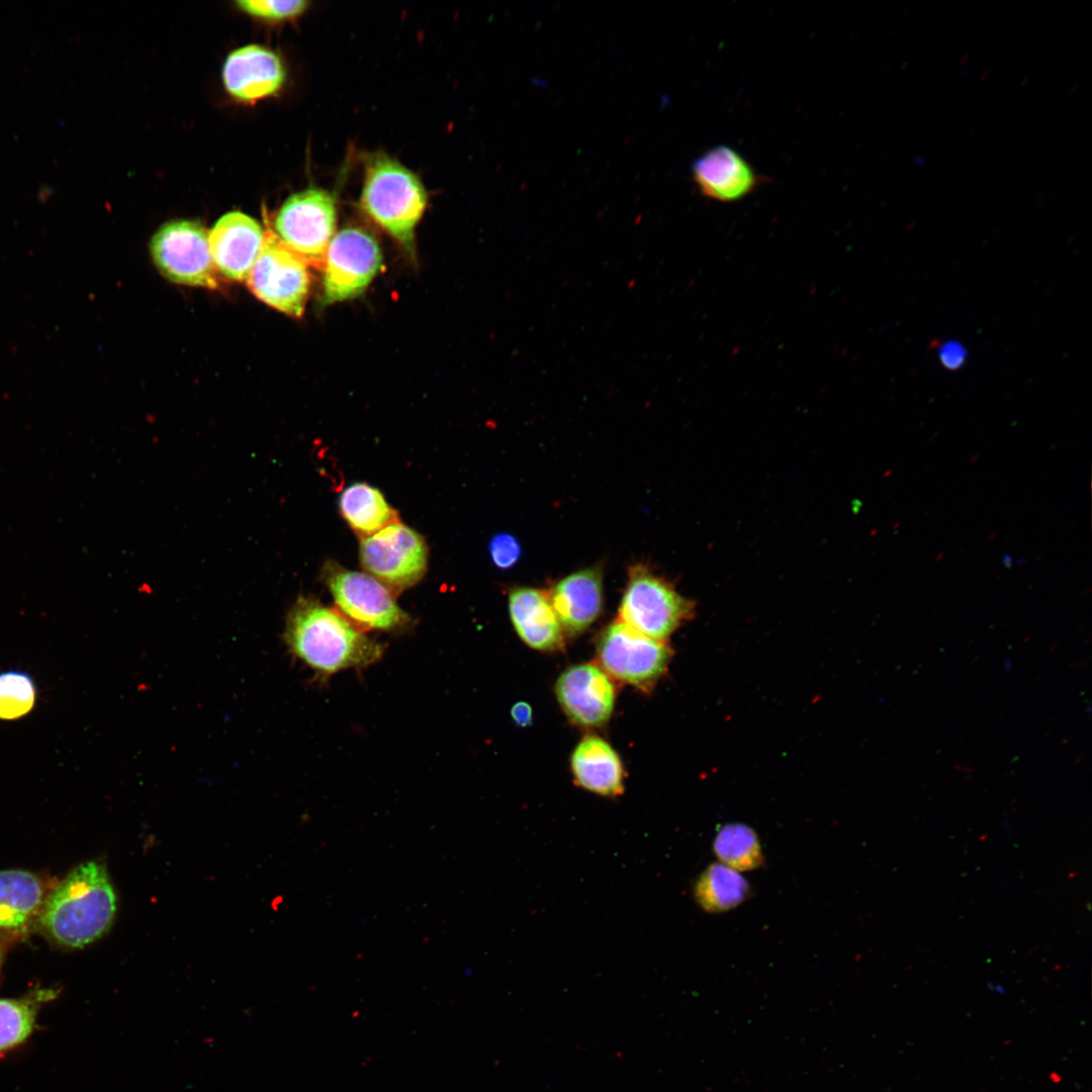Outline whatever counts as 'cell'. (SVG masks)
<instances>
[{
    "label": "cell",
    "instance_id": "1",
    "mask_svg": "<svg viewBox=\"0 0 1092 1092\" xmlns=\"http://www.w3.org/2000/svg\"><path fill=\"white\" fill-rule=\"evenodd\" d=\"M283 638L292 655L322 675L366 667L384 651L339 611L305 597L291 607Z\"/></svg>",
    "mask_w": 1092,
    "mask_h": 1092
},
{
    "label": "cell",
    "instance_id": "2",
    "mask_svg": "<svg viewBox=\"0 0 1092 1092\" xmlns=\"http://www.w3.org/2000/svg\"><path fill=\"white\" fill-rule=\"evenodd\" d=\"M116 895L103 866L87 861L76 867L46 900L41 923L59 943L82 947L111 926Z\"/></svg>",
    "mask_w": 1092,
    "mask_h": 1092
},
{
    "label": "cell",
    "instance_id": "3",
    "mask_svg": "<svg viewBox=\"0 0 1092 1092\" xmlns=\"http://www.w3.org/2000/svg\"><path fill=\"white\" fill-rule=\"evenodd\" d=\"M427 202L423 183L402 164L382 153L367 160L360 205L407 250L413 249L415 230Z\"/></svg>",
    "mask_w": 1092,
    "mask_h": 1092
},
{
    "label": "cell",
    "instance_id": "4",
    "mask_svg": "<svg viewBox=\"0 0 1092 1092\" xmlns=\"http://www.w3.org/2000/svg\"><path fill=\"white\" fill-rule=\"evenodd\" d=\"M695 615V602L662 576L633 566L619 606L618 620L656 640L666 641Z\"/></svg>",
    "mask_w": 1092,
    "mask_h": 1092
},
{
    "label": "cell",
    "instance_id": "5",
    "mask_svg": "<svg viewBox=\"0 0 1092 1092\" xmlns=\"http://www.w3.org/2000/svg\"><path fill=\"white\" fill-rule=\"evenodd\" d=\"M597 656L610 676L642 691L652 689L667 670L672 649L617 620L599 636Z\"/></svg>",
    "mask_w": 1092,
    "mask_h": 1092
},
{
    "label": "cell",
    "instance_id": "6",
    "mask_svg": "<svg viewBox=\"0 0 1092 1092\" xmlns=\"http://www.w3.org/2000/svg\"><path fill=\"white\" fill-rule=\"evenodd\" d=\"M336 223L333 195L325 189L310 187L283 202L274 218V235L306 263L321 266L335 236Z\"/></svg>",
    "mask_w": 1092,
    "mask_h": 1092
},
{
    "label": "cell",
    "instance_id": "7",
    "mask_svg": "<svg viewBox=\"0 0 1092 1092\" xmlns=\"http://www.w3.org/2000/svg\"><path fill=\"white\" fill-rule=\"evenodd\" d=\"M323 576L339 612L359 629L394 631L411 622L394 593L372 575L328 561Z\"/></svg>",
    "mask_w": 1092,
    "mask_h": 1092
},
{
    "label": "cell",
    "instance_id": "8",
    "mask_svg": "<svg viewBox=\"0 0 1092 1092\" xmlns=\"http://www.w3.org/2000/svg\"><path fill=\"white\" fill-rule=\"evenodd\" d=\"M150 252L156 267L168 280L216 288L208 233L200 222L178 219L163 224L150 242Z\"/></svg>",
    "mask_w": 1092,
    "mask_h": 1092
},
{
    "label": "cell",
    "instance_id": "9",
    "mask_svg": "<svg viewBox=\"0 0 1092 1092\" xmlns=\"http://www.w3.org/2000/svg\"><path fill=\"white\" fill-rule=\"evenodd\" d=\"M323 303L360 296L382 265L376 239L366 230L349 226L332 239L324 260Z\"/></svg>",
    "mask_w": 1092,
    "mask_h": 1092
},
{
    "label": "cell",
    "instance_id": "10",
    "mask_svg": "<svg viewBox=\"0 0 1092 1092\" xmlns=\"http://www.w3.org/2000/svg\"><path fill=\"white\" fill-rule=\"evenodd\" d=\"M363 568L393 593L419 582L428 567V546L422 535L400 522L361 538Z\"/></svg>",
    "mask_w": 1092,
    "mask_h": 1092
},
{
    "label": "cell",
    "instance_id": "11",
    "mask_svg": "<svg viewBox=\"0 0 1092 1092\" xmlns=\"http://www.w3.org/2000/svg\"><path fill=\"white\" fill-rule=\"evenodd\" d=\"M247 281L256 297L269 306L290 316L302 315L310 285L306 262L274 234H265Z\"/></svg>",
    "mask_w": 1092,
    "mask_h": 1092
},
{
    "label": "cell",
    "instance_id": "12",
    "mask_svg": "<svg viewBox=\"0 0 1092 1092\" xmlns=\"http://www.w3.org/2000/svg\"><path fill=\"white\" fill-rule=\"evenodd\" d=\"M555 695L567 718L581 727L605 725L615 708V686L599 664L579 663L565 669L556 680Z\"/></svg>",
    "mask_w": 1092,
    "mask_h": 1092
},
{
    "label": "cell",
    "instance_id": "13",
    "mask_svg": "<svg viewBox=\"0 0 1092 1092\" xmlns=\"http://www.w3.org/2000/svg\"><path fill=\"white\" fill-rule=\"evenodd\" d=\"M208 239L215 271L229 280L242 281L261 253L265 233L253 217L231 211L217 219Z\"/></svg>",
    "mask_w": 1092,
    "mask_h": 1092
},
{
    "label": "cell",
    "instance_id": "14",
    "mask_svg": "<svg viewBox=\"0 0 1092 1092\" xmlns=\"http://www.w3.org/2000/svg\"><path fill=\"white\" fill-rule=\"evenodd\" d=\"M692 174L701 194L720 202L742 199L763 181L740 154L727 146L714 147L697 158Z\"/></svg>",
    "mask_w": 1092,
    "mask_h": 1092
},
{
    "label": "cell",
    "instance_id": "15",
    "mask_svg": "<svg viewBox=\"0 0 1092 1092\" xmlns=\"http://www.w3.org/2000/svg\"><path fill=\"white\" fill-rule=\"evenodd\" d=\"M226 91L237 99L253 102L276 93L285 80L279 57L257 44L240 48L229 55L222 69Z\"/></svg>",
    "mask_w": 1092,
    "mask_h": 1092
},
{
    "label": "cell",
    "instance_id": "16",
    "mask_svg": "<svg viewBox=\"0 0 1092 1092\" xmlns=\"http://www.w3.org/2000/svg\"><path fill=\"white\" fill-rule=\"evenodd\" d=\"M548 594L564 634L578 635L602 612L603 571L600 566L574 571L557 581Z\"/></svg>",
    "mask_w": 1092,
    "mask_h": 1092
},
{
    "label": "cell",
    "instance_id": "17",
    "mask_svg": "<svg viewBox=\"0 0 1092 1092\" xmlns=\"http://www.w3.org/2000/svg\"><path fill=\"white\" fill-rule=\"evenodd\" d=\"M509 612L515 631L529 647L544 652L563 647L564 632L547 592L531 586L512 588Z\"/></svg>",
    "mask_w": 1092,
    "mask_h": 1092
},
{
    "label": "cell",
    "instance_id": "18",
    "mask_svg": "<svg viewBox=\"0 0 1092 1092\" xmlns=\"http://www.w3.org/2000/svg\"><path fill=\"white\" fill-rule=\"evenodd\" d=\"M575 783L582 789L604 797H616L624 791V768L616 750L600 736L586 735L570 757Z\"/></svg>",
    "mask_w": 1092,
    "mask_h": 1092
},
{
    "label": "cell",
    "instance_id": "19",
    "mask_svg": "<svg viewBox=\"0 0 1092 1092\" xmlns=\"http://www.w3.org/2000/svg\"><path fill=\"white\" fill-rule=\"evenodd\" d=\"M339 507L342 517L361 538L399 522L397 512L381 491L365 482L349 485L341 493Z\"/></svg>",
    "mask_w": 1092,
    "mask_h": 1092
},
{
    "label": "cell",
    "instance_id": "20",
    "mask_svg": "<svg viewBox=\"0 0 1092 1092\" xmlns=\"http://www.w3.org/2000/svg\"><path fill=\"white\" fill-rule=\"evenodd\" d=\"M42 898L36 876L19 870L0 872V928L24 926L39 910Z\"/></svg>",
    "mask_w": 1092,
    "mask_h": 1092
},
{
    "label": "cell",
    "instance_id": "21",
    "mask_svg": "<svg viewBox=\"0 0 1092 1092\" xmlns=\"http://www.w3.org/2000/svg\"><path fill=\"white\" fill-rule=\"evenodd\" d=\"M698 904L712 913L730 910L744 901L748 884L739 872L723 864H710L695 886Z\"/></svg>",
    "mask_w": 1092,
    "mask_h": 1092
},
{
    "label": "cell",
    "instance_id": "22",
    "mask_svg": "<svg viewBox=\"0 0 1092 1092\" xmlns=\"http://www.w3.org/2000/svg\"><path fill=\"white\" fill-rule=\"evenodd\" d=\"M54 994L40 991L17 999H0V1054L23 1042L33 1033L40 1005Z\"/></svg>",
    "mask_w": 1092,
    "mask_h": 1092
},
{
    "label": "cell",
    "instance_id": "23",
    "mask_svg": "<svg viewBox=\"0 0 1092 1092\" xmlns=\"http://www.w3.org/2000/svg\"><path fill=\"white\" fill-rule=\"evenodd\" d=\"M713 849L721 863L737 871H751L762 863L759 839L747 825L732 823L720 828Z\"/></svg>",
    "mask_w": 1092,
    "mask_h": 1092
},
{
    "label": "cell",
    "instance_id": "24",
    "mask_svg": "<svg viewBox=\"0 0 1092 1092\" xmlns=\"http://www.w3.org/2000/svg\"><path fill=\"white\" fill-rule=\"evenodd\" d=\"M37 700L32 675L22 669L0 671V720H18L29 714Z\"/></svg>",
    "mask_w": 1092,
    "mask_h": 1092
},
{
    "label": "cell",
    "instance_id": "25",
    "mask_svg": "<svg viewBox=\"0 0 1092 1092\" xmlns=\"http://www.w3.org/2000/svg\"><path fill=\"white\" fill-rule=\"evenodd\" d=\"M237 4L251 15L272 20L291 18L302 13L307 6V2L303 0H242Z\"/></svg>",
    "mask_w": 1092,
    "mask_h": 1092
},
{
    "label": "cell",
    "instance_id": "26",
    "mask_svg": "<svg viewBox=\"0 0 1092 1092\" xmlns=\"http://www.w3.org/2000/svg\"><path fill=\"white\" fill-rule=\"evenodd\" d=\"M488 551L494 566L508 569L518 562L522 548L516 537L508 533H499L490 539Z\"/></svg>",
    "mask_w": 1092,
    "mask_h": 1092
},
{
    "label": "cell",
    "instance_id": "27",
    "mask_svg": "<svg viewBox=\"0 0 1092 1092\" xmlns=\"http://www.w3.org/2000/svg\"><path fill=\"white\" fill-rule=\"evenodd\" d=\"M966 348L958 341H946L938 349V359L947 370H958L966 362Z\"/></svg>",
    "mask_w": 1092,
    "mask_h": 1092
},
{
    "label": "cell",
    "instance_id": "28",
    "mask_svg": "<svg viewBox=\"0 0 1092 1092\" xmlns=\"http://www.w3.org/2000/svg\"><path fill=\"white\" fill-rule=\"evenodd\" d=\"M511 716L519 727H528L532 724L533 711L526 702H518L511 709Z\"/></svg>",
    "mask_w": 1092,
    "mask_h": 1092
},
{
    "label": "cell",
    "instance_id": "29",
    "mask_svg": "<svg viewBox=\"0 0 1092 1092\" xmlns=\"http://www.w3.org/2000/svg\"><path fill=\"white\" fill-rule=\"evenodd\" d=\"M986 986H987V989L990 992H992V993H994V994H996L998 996H1005L1006 995V992H1007L1006 987L1003 984L999 983V982L988 981Z\"/></svg>",
    "mask_w": 1092,
    "mask_h": 1092
},
{
    "label": "cell",
    "instance_id": "30",
    "mask_svg": "<svg viewBox=\"0 0 1092 1092\" xmlns=\"http://www.w3.org/2000/svg\"><path fill=\"white\" fill-rule=\"evenodd\" d=\"M1001 826H1002V831L1007 836V838L1012 839L1013 838V832H1012V826H1011L1010 822L1003 821Z\"/></svg>",
    "mask_w": 1092,
    "mask_h": 1092
},
{
    "label": "cell",
    "instance_id": "31",
    "mask_svg": "<svg viewBox=\"0 0 1092 1092\" xmlns=\"http://www.w3.org/2000/svg\"><path fill=\"white\" fill-rule=\"evenodd\" d=\"M0 959H1V954H0Z\"/></svg>",
    "mask_w": 1092,
    "mask_h": 1092
}]
</instances>
